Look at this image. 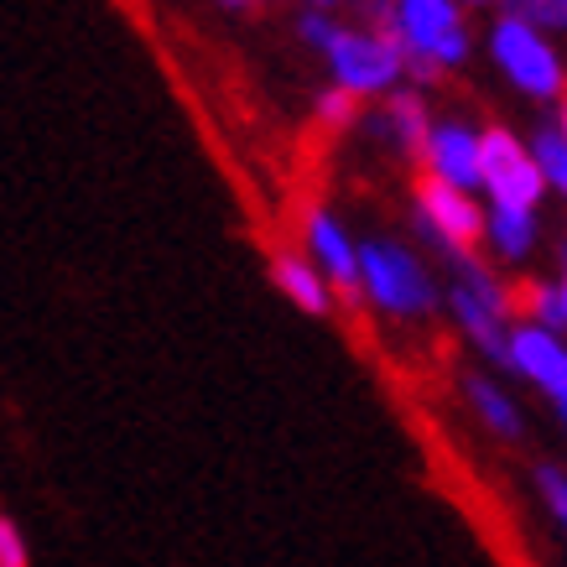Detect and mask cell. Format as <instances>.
<instances>
[{"mask_svg": "<svg viewBox=\"0 0 567 567\" xmlns=\"http://www.w3.org/2000/svg\"><path fill=\"white\" fill-rule=\"evenodd\" d=\"M271 281H276V292L287 297L292 308L312 312V318L333 312V287H328V276L318 271L312 260L297 256V250H276L271 256Z\"/></svg>", "mask_w": 567, "mask_h": 567, "instance_id": "11", "label": "cell"}, {"mask_svg": "<svg viewBox=\"0 0 567 567\" xmlns=\"http://www.w3.org/2000/svg\"><path fill=\"white\" fill-rule=\"evenodd\" d=\"M464 395H468V406H474V416L484 422V432H495L499 443H516L520 432H526V416H520V406L505 391H499L489 375H468L464 380Z\"/></svg>", "mask_w": 567, "mask_h": 567, "instance_id": "13", "label": "cell"}, {"mask_svg": "<svg viewBox=\"0 0 567 567\" xmlns=\"http://www.w3.org/2000/svg\"><path fill=\"white\" fill-rule=\"evenodd\" d=\"M427 177L437 183H453L464 193H484V162H480V131L464 121H437L427 136Z\"/></svg>", "mask_w": 567, "mask_h": 567, "instance_id": "9", "label": "cell"}, {"mask_svg": "<svg viewBox=\"0 0 567 567\" xmlns=\"http://www.w3.org/2000/svg\"><path fill=\"white\" fill-rule=\"evenodd\" d=\"M516 323H536V328H551V333H567L563 281H526L516 292Z\"/></svg>", "mask_w": 567, "mask_h": 567, "instance_id": "15", "label": "cell"}, {"mask_svg": "<svg viewBox=\"0 0 567 567\" xmlns=\"http://www.w3.org/2000/svg\"><path fill=\"white\" fill-rule=\"evenodd\" d=\"M333 32H339V21H328L323 11H308V17H302V42H308V48L323 52L328 42H333Z\"/></svg>", "mask_w": 567, "mask_h": 567, "instance_id": "21", "label": "cell"}, {"mask_svg": "<svg viewBox=\"0 0 567 567\" xmlns=\"http://www.w3.org/2000/svg\"><path fill=\"white\" fill-rule=\"evenodd\" d=\"M328 58V73H333V84L349 89L354 100H375L385 94L391 100L401 79H406V58L395 48L391 37H380L375 27H339L333 42L323 48Z\"/></svg>", "mask_w": 567, "mask_h": 567, "instance_id": "4", "label": "cell"}, {"mask_svg": "<svg viewBox=\"0 0 567 567\" xmlns=\"http://www.w3.org/2000/svg\"><path fill=\"white\" fill-rule=\"evenodd\" d=\"M532 156H536V167H542V183H547V193L567 198V136L557 131V125L536 131V136H532Z\"/></svg>", "mask_w": 567, "mask_h": 567, "instance_id": "16", "label": "cell"}, {"mask_svg": "<svg viewBox=\"0 0 567 567\" xmlns=\"http://www.w3.org/2000/svg\"><path fill=\"white\" fill-rule=\"evenodd\" d=\"M536 495H542V505L551 511L557 532L567 536V474H563V468H551V464L536 468Z\"/></svg>", "mask_w": 567, "mask_h": 567, "instance_id": "18", "label": "cell"}, {"mask_svg": "<svg viewBox=\"0 0 567 567\" xmlns=\"http://www.w3.org/2000/svg\"><path fill=\"white\" fill-rule=\"evenodd\" d=\"M557 131H563V136H567V94H563V100H557Z\"/></svg>", "mask_w": 567, "mask_h": 567, "instance_id": "22", "label": "cell"}, {"mask_svg": "<svg viewBox=\"0 0 567 567\" xmlns=\"http://www.w3.org/2000/svg\"><path fill=\"white\" fill-rule=\"evenodd\" d=\"M354 115H360V100H354L349 89L328 84L323 94H318V121H323L328 131H344V125H354Z\"/></svg>", "mask_w": 567, "mask_h": 567, "instance_id": "19", "label": "cell"}, {"mask_svg": "<svg viewBox=\"0 0 567 567\" xmlns=\"http://www.w3.org/2000/svg\"><path fill=\"white\" fill-rule=\"evenodd\" d=\"M511 17L532 21L542 32H567V0H505Z\"/></svg>", "mask_w": 567, "mask_h": 567, "instance_id": "17", "label": "cell"}, {"mask_svg": "<svg viewBox=\"0 0 567 567\" xmlns=\"http://www.w3.org/2000/svg\"><path fill=\"white\" fill-rule=\"evenodd\" d=\"M563 297H567V276H563Z\"/></svg>", "mask_w": 567, "mask_h": 567, "instance_id": "27", "label": "cell"}, {"mask_svg": "<svg viewBox=\"0 0 567 567\" xmlns=\"http://www.w3.org/2000/svg\"><path fill=\"white\" fill-rule=\"evenodd\" d=\"M370 21L391 37L406 58V79L432 84L437 73L458 69L468 58V27L458 0H370Z\"/></svg>", "mask_w": 567, "mask_h": 567, "instance_id": "1", "label": "cell"}, {"mask_svg": "<svg viewBox=\"0 0 567 567\" xmlns=\"http://www.w3.org/2000/svg\"><path fill=\"white\" fill-rule=\"evenodd\" d=\"M464 6H489V0H464Z\"/></svg>", "mask_w": 567, "mask_h": 567, "instance_id": "26", "label": "cell"}, {"mask_svg": "<svg viewBox=\"0 0 567 567\" xmlns=\"http://www.w3.org/2000/svg\"><path fill=\"white\" fill-rule=\"evenodd\" d=\"M219 6H229V11H245V6H250V0H219Z\"/></svg>", "mask_w": 567, "mask_h": 567, "instance_id": "23", "label": "cell"}, {"mask_svg": "<svg viewBox=\"0 0 567 567\" xmlns=\"http://www.w3.org/2000/svg\"><path fill=\"white\" fill-rule=\"evenodd\" d=\"M302 235H308L312 266L328 276V287L344 297V302H364L360 240H354V235H349V229L333 219L328 208H308V219H302Z\"/></svg>", "mask_w": 567, "mask_h": 567, "instance_id": "8", "label": "cell"}, {"mask_svg": "<svg viewBox=\"0 0 567 567\" xmlns=\"http://www.w3.org/2000/svg\"><path fill=\"white\" fill-rule=\"evenodd\" d=\"M563 276H567V240H563Z\"/></svg>", "mask_w": 567, "mask_h": 567, "instance_id": "25", "label": "cell"}, {"mask_svg": "<svg viewBox=\"0 0 567 567\" xmlns=\"http://www.w3.org/2000/svg\"><path fill=\"white\" fill-rule=\"evenodd\" d=\"M360 276H364V297L385 318H427L437 308V281L416 260L412 245L380 240V235L360 240Z\"/></svg>", "mask_w": 567, "mask_h": 567, "instance_id": "2", "label": "cell"}, {"mask_svg": "<svg viewBox=\"0 0 567 567\" xmlns=\"http://www.w3.org/2000/svg\"><path fill=\"white\" fill-rule=\"evenodd\" d=\"M312 11H328V6H339V0H308Z\"/></svg>", "mask_w": 567, "mask_h": 567, "instance_id": "24", "label": "cell"}, {"mask_svg": "<svg viewBox=\"0 0 567 567\" xmlns=\"http://www.w3.org/2000/svg\"><path fill=\"white\" fill-rule=\"evenodd\" d=\"M480 162H484V193L489 204L499 208H542L547 198V183H542V167H536L532 146L505 131V125H484L480 131Z\"/></svg>", "mask_w": 567, "mask_h": 567, "instance_id": "5", "label": "cell"}, {"mask_svg": "<svg viewBox=\"0 0 567 567\" xmlns=\"http://www.w3.org/2000/svg\"><path fill=\"white\" fill-rule=\"evenodd\" d=\"M505 364H511L520 380H532L557 412H567V333L516 323L511 328V360Z\"/></svg>", "mask_w": 567, "mask_h": 567, "instance_id": "7", "label": "cell"}, {"mask_svg": "<svg viewBox=\"0 0 567 567\" xmlns=\"http://www.w3.org/2000/svg\"><path fill=\"white\" fill-rule=\"evenodd\" d=\"M0 567H32V547L11 516H0Z\"/></svg>", "mask_w": 567, "mask_h": 567, "instance_id": "20", "label": "cell"}, {"mask_svg": "<svg viewBox=\"0 0 567 567\" xmlns=\"http://www.w3.org/2000/svg\"><path fill=\"white\" fill-rule=\"evenodd\" d=\"M447 312L458 318V328H464V339L474 349H480L489 364H505L511 360V318H499L495 308H484L480 297H468L464 287H447Z\"/></svg>", "mask_w": 567, "mask_h": 567, "instance_id": "10", "label": "cell"}, {"mask_svg": "<svg viewBox=\"0 0 567 567\" xmlns=\"http://www.w3.org/2000/svg\"><path fill=\"white\" fill-rule=\"evenodd\" d=\"M432 125H437V121L427 115V100H422L416 89H395L391 100H385V110H380V131L391 136L395 152H406V156L427 152Z\"/></svg>", "mask_w": 567, "mask_h": 567, "instance_id": "12", "label": "cell"}, {"mask_svg": "<svg viewBox=\"0 0 567 567\" xmlns=\"http://www.w3.org/2000/svg\"><path fill=\"white\" fill-rule=\"evenodd\" d=\"M489 58H495V69L505 73L526 100H563L567 94L563 52L551 48V37L542 32V27L511 17V11L489 27Z\"/></svg>", "mask_w": 567, "mask_h": 567, "instance_id": "3", "label": "cell"}, {"mask_svg": "<svg viewBox=\"0 0 567 567\" xmlns=\"http://www.w3.org/2000/svg\"><path fill=\"white\" fill-rule=\"evenodd\" d=\"M416 229L447 260L474 256V245H484V208L474 193L453 188V183H437V177H422L416 183Z\"/></svg>", "mask_w": 567, "mask_h": 567, "instance_id": "6", "label": "cell"}, {"mask_svg": "<svg viewBox=\"0 0 567 567\" xmlns=\"http://www.w3.org/2000/svg\"><path fill=\"white\" fill-rule=\"evenodd\" d=\"M484 245L499 260H526L536 250V214L532 208H484Z\"/></svg>", "mask_w": 567, "mask_h": 567, "instance_id": "14", "label": "cell"}]
</instances>
